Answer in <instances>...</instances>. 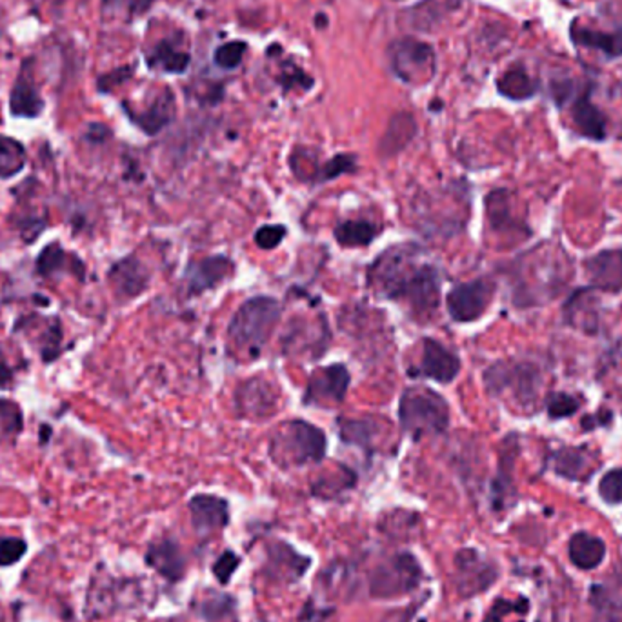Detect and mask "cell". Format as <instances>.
Segmentation results:
<instances>
[{"instance_id":"26","label":"cell","mask_w":622,"mask_h":622,"mask_svg":"<svg viewBox=\"0 0 622 622\" xmlns=\"http://www.w3.org/2000/svg\"><path fill=\"white\" fill-rule=\"evenodd\" d=\"M511 197L506 190H495L486 199V215L491 230L495 233H513L520 231V222L513 217Z\"/></svg>"},{"instance_id":"4","label":"cell","mask_w":622,"mask_h":622,"mask_svg":"<svg viewBox=\"0 0 622 622\" xmlns=\"http://www.w3.org/2000/svg\"><path fill=\"white\" fill-rule=\"evenodd\" d=\"M401 428L420 440L446 433L450 428V404L440 393L426 386L406 388L399 401Z\"/></svg>"},{"instance_id":"46","label":"cell","mask_w":622,"mask_h":622,"mask_svg":"<svg viewBox=\"0 0 622 622\" xmlns=\"http://www.w3.org/2000/svg\"><path fill=\"white\" fill-rule=\"evenodd\" d=\"M527 608V600H517V602H509V600H497L493 606H491V611L490 615L486 617L484 622H502V617L506 613H511V611H526Z\"/></svg>"},{"instance_id":"24","label":"cell","mask_w":622,"mask_h":622,"mask_svg":"<svg viewBox=\"0 0 622 622\" xmlns=\"http://www.w3.org/2000/svg\"><path fill=\"white\" fill-rule=\"evenodd\" d=\"M383 233V226L368 219H346L333 228V239L342 248H366Z\"/></svg>"},{"instance_id":"7","label":"cell","mask_w":622,"mask_h":622,"mask_svg":"<svg viewBox=\"0 0 622 622\" xmlns=\"http://www.w3.org/2000/svg\"><path fill=\"white\" fill-rule=\"evenodd\" d=\"M484 384L491 395L509 390L524 404L536 399L539 392V370L529 363L499 361L484 372Z\"/></svg>"},{"instance_id":"8","label":"cell","mask_w":622,"mask_h":622,"mask_svg":"<svg viewBox=\"0 0 622 622\" xmlns=\"http://www.w3.org/2000/svg\"><path fill=\"white\" fill-rule=\"evenodd\" d=\"M493 295L495 283L488 277L457 284L446 295L448 315L459 324L475 322L486 313L493 301Z\"/></svg>"},{"instance_id":"37","label":"cell","mask_w":622,"mask_h":622,"mask_svg":"<svg viewBox=\"0 0 622 622\" xmlns=\"http://www.w3.org/2000/svg\"><path fill=\"white\" fill-rule=\"evenodd\" d=\"M286 235H288V228L284 224H266L255 231L253 240L257 248L264 251H272L283 244Z\"/></svg>"},{"instance_id":"10","label":"cell","mask_w":622,"mask_h":622,"mask_svg":"<svg viewBox=\"0 0 622 622\" xmlns=\"http://www.w3.org/2000/svg\"><path fill=\"white\" fill-rule=\"evenodd\" d=\"M351 383V374L346 365H329L317 368L304 390L302 404L313 408H333L344 402Z\"/></svg>"},{"instance_id":"1","label":"cell","mask_w":622,"mask_h":622,"mask_svg":"<svg viewBox=\"0 0 622 622\" xmlns=\"http://www.w3.org/2000/svg\"><path fill=\"white\" fill-rule=\"evenodd\" d=\"M417 244H397L368 266V284L383 299L401 302L417 320L431 319L440 304L442 277L435 264L422 260Z\"/></svg>"},{"instance_id":"5","label":"cell","mask_w":622,"mask_h":622,"mask_svg":"<svg viewBox=\"0 0 622 622\" xmlns=\"http://www.w3.org/2000/svg\"><path fill=\"white\" fill-rule=\"evenodd\" d=\"M422 579L419 561L411 554H397L381 563L370 577V593L375 599H393L413 591Z\"/></svg>"},{"instance_id":"22","label":"cell","mask_w":622,"mask_h":622,"mask_svg":"<svg viewBox=\"0 0 622 622\" xmlns=\"http://www.w3.org/2000/svg\"><path fill=\"white\" fill-rule=\"evenodd\" d=\"M146 563L169 582L181 581L185 575V557L181 548L169 539L151 545L146 554Z\"/></svg>"},{"instance_id":"30","label":"cell","mask_w":622,"mask_h":622,"mask_svg":"<svg viewBox=\"0 0 622 622\" xmlns=\"http://www.w3.org/2000/svg\"><path fill=\"white\" fill-rule=\"evenodd\" d=\"M28 162L24 146L6 135H0V181L14 179L19 175Z\"/></svg>"},{"instance_id":"23","label":"cell","mask_w":622,"mask_h":622,"mask_svg":"<svg viewBox=\"0 0 622 622\" xmlns=\"http://www.w3.org/2000/svg\"><path fill=\"white\" fill-rule=\"evenodd\" d=\"M417 135V121L411 113L408 112H401L395 113L390 122L388 128L379 142V155L383 158H392L397 153H401L402 149L408 148V144L415 139Z\"/></svg>"},{"instance_id":"28","label":"cell","mask_w":622,"mask_h":622,"mask_svg":"<svg viewBox=\"0 0 622 622\" xmlns=\"http://www.w3.org/2000/svg\"><path fill=\"white\" fill-rule=\"evenodd\" d=\"M572 119L584 137L593 140H602L606 137V119L590 103L588 97H581L575 101L572 108Z\"/></svg>"},{"instance_id":"14","label":"cell","mask_w":622,"mask_h":622,"mask_svg":"<svg viewBox=\"0 0 622 622\" xmlns=\"http://www.w3.org/2000/svg\"><path fill=\"white\" fill-rule=\"evenodd\" d=\"M108 281L117 299L133 301L149 288L151 274L137 255H128L112 266Z\"/></svg>"},{"instance_id":"39","label":"cell","mask_w":622,"mask_h":622,"mask_svg":"<svg viewBox=\"0 0 622 622\" xmlns=\"http://www.w3.org/2000/svg\"><path fill=\"white\" fill-rule=\"evenodd\" d=\"M599 495L608 504H622V468H615L600 479Z\"/></svg>"},{"instance_id":"12","label":"cell","mask_w":622,"mask_h":622,"mask_svg":"<svg viewBox=\"0 0 622 622\" xmlns=\"http://www.w3.org/2000/svg\"><path fill=\"white\" fill-rule=\"evenodd\" d=\"M497 568L477 550H461L455 555V588L461 597H475L491 588Z\"/></svg>"},{"instance_id":"45","label":"cell","mask_w":622,"mask_h":622,"mask_svg":"<svg viewBox=\"0 0 622 622\" xmlns=\"http://www.w3.org/2000/svg\"><path fill=\"white\" fill-rule=\"evenodd\" d=\"M231 604H233V600L230 599V597H222V595H219V597H210V599H206L204 600V604L201 606V611H203V615L206 617V618H210V620H217V618H222L230 609H231Z\"/></svg>"},{"instance_id":"40","label":"cell","mask_w":622,"mask_h":622,"mask_svg":"<svg viewBox=\"0 0 622 622\" xmlns=\"http://www.w3.org/2000/svg\"><path fill=\"white\" fill-rule=\"evenodd\" d=\"M246 50L248 46L244 41H231L228 44H222L215 51V62L222 69H235L242 62Z\"/></svg>"},{"instance_id":"31","label":"cell","mask_w":622,"mask_h":622,"mask_svg":"<svg viewBox=\"0 0 622 622\" xmlns=\"http://www.w3.org/2000/svg\"><path fill=\"white\" fill-rule=\"evenodd\" d=\"M497 87H499L500 95H504L511 101H526V99L533 97V94H536V90H537L536 84H533V80L529 78V75L520 68H513V69L506 71L499 78Z\"/></svg>"},{"instance_id":"21","label":"cell","mask_w":622,"mask_h":622,"mask_svg":"<svg viewBox=\"0 0 622 622\" xmlns=\"http://www.w3.org/2000/svg\"><path fill=\"white\" fill-rule=\"evenodd\" d=\"M44 112V99L39 94L30 69H23L10 94V113L17 119H37Z\"/></svg>"},{"instance_id":"51","label":"cell","mask_w":622,"mask_h":622,"mask_svg":"<svg viewBox=\"0 0 622 622\" xmlns=\"http://www.w3.org/2000/svg\"><path fill=\"white\" fill-rule=\"evenodd\" d=\"M50 435H51L50 426H41V442H42V444H46V442H48Z\"/></svg>"},{"instance_id":"50","label":"cell","mask_w":622,"mask_h":622,"mask_svg":"<svg viewBox=\"0 0 622 622\" xmlns=\"http://www.w3.org/2000/svg\"><path fill=\"white\" fill-rule=\"evenodd\" d=\"M124 3L128 6L130 14L140 15V14H144L153 5V0H124Z\"/></svg>"},{"instance_id":"13","label":"cell","mask_w":622,"mask_h":622,"mask_svg":"<svg viewBox=\"0 0 622 622\" xmlns=\"http://www.w3.org/2000/svg\"><path fill=\"white\" fill-rule=\"evenodd\" d=\"M235 275V262L226 255H212L192 262L185 272V286L188 297H201L203 293L219 288Z\"/></svg>"},{"instance_id":"42","label":"cell","mask_w":622,"mask_h":622,"mask_svg":"<svg viewBox=\"0 0 622 622\" xmlns=\"http://www.w3.org/2000/svg\"><path fill=\"white\" fill-rule=\"evenodd\" d=\"M28 552L26 541L19 537H5L0 539V566L8 568L17 564Z\"/></svg>"},{"instance_id":"35","label":"cell","mask_w":622,"mask_h":622,"mask_svg":"<svg viewBox=\"0 0 622 622\" xmlns=\"http://www.w3.org/2000/svg\"><path fill=\"white\" fill-rule=\"evenodd\" d=\"M355 171H357V157L349 155V153L335 155L329 160H326L324 164H320L315 185L331 183V181L338 179V176L349 175V173H355Z\"/></svg>"},{"instance_id":"11","label":"cell","mask_w":622,"mask_h":622,"mask_svg":"<svg viewBox=\"0 0 622 622\" xmlns=\"http://www.w3.org/2000/svg\"><path fill=\"white\" fill-rule=\"evenodd\" d=\"M279 390L264 377H251L244 381L235 392V408L240 419L262 420L277 411Z\"/></svg>"},{"instance_id":"29","label":"cell","mask_w":622,"mask_h":622,"mask_svg":"<svg viewBox=\"0 0 622 622\" xmlns=\"http://www.w3.org/2000/svg\"><path fill=\"white\" fill-rule=\"evenodd\" d=\"M554 470L570 481H584L591 473L590 455L581 448H563L554 455Z\"/></svg>"},{"instance_id":"3","label":"cell","mask_w":622,"mask_h":622,"mask_svg":"<svg viewBox=\"0 0 622 622\" xmlns=\"http://www.w3.org/2000/svg\"><path fill=\"white\" fill-rule=\"evenodd\" d=\"M326 450V433L302 419H292L277 426L270 442V457L281 468L319 464L324 461Z\"/></svg>"},{"instance_id":"47","label":"cell","mask_w":622,"mask_h":622,"mask_svg":"<svg viewBox=\"0 0 622 622\" xmlns=\"http://www.w3.org/2000/svg\"><path fill=\"white\" fill-rule=\"evenodd\" d=\"M130 77H131V68H130V66L119 68V69H115V71H112V73H108V75H104V77L99 78V82H97V84H99V92L108 94V92L113 90L115 86L126 82Z\"/></svg>"},{"instance_id":"27","label":"cell","mask_w":622,"mask_h":622,"mask_svg":"<svg viewBox=\"0 0 622 622\" xmlns=\"http://www.w3.org/2000/svg\"><path fill=\"white\" fill-rule=\"evenodd\" d=\"M595 297H591V290H577L568 304H566V320L573 326L579 328L586 333H595L597 331V308H595Z\"/></svg>"},{"instance_id":"48","label":"cell","mask_w":622,"mask_h":622,"mask_svg":"<svg viewBox=\"0 0 622 622\" xmlns=\"http://www.w3.org/2000/svg\"><path fill=\"white\" fill-rule=\"evenodd\" d=\"M110 135H112V131L104 124H90V128H87V133H86V139L92 140V142H104L106 139H110Z\"/></svg>"},{"instance_id":"2","label":"cell","mask_w":622,"mask_h":622,"mask_svg":"<svg viewBox=\"0 0 622 622\" xmlns=\"http://www.w3.org/2000/svg\"><path fill=\"white\" fill-rule=\"evenodd\" d=\"M283 317V304L270 295H257L244 301L228 324V342L237 357L255 361L268 344Z\"/></svg>"},{"instance_id":"33","label":"cell","mask_w":622,"mask_h":622,"mask_svg":"<svg viewBox=\"0 0 622 622\" xmlns=\"http://www.w3.org/2000/svg\"><path fill=\"white\" fill-rule=\"evenodd\" d=\"M355 482H357V475H355L349 468L340 466V468L335 472V475H324V477H320V479L311 486V491H313V495H317V497L331 499V497H337L338 493H342V491L353 488Z\"/></svg>"},{"instance_id":"16","label":"cell","mask_w":622,"mask_h":622,"mask_svg":"<svg viewBox=\"0 0 622 622\" xmlns=\"http://www.w3.org/2000/svg\"><path fill=\"white\" fill-rule=\"evenodd\" d=\"M586 274L593 288L622 292V249H606L586 260Z\"/></svg>"},{"instance_id":"25","label":"cell","mask_w":622,"mask_h":622,"mask_svg":"<svg viewBox=\"0 0 622 622\" xmlns=\"http://www.w3.org/2000/svg\"><path fill=\"white\" fill-rule=\"evenodd\" d=\"M570 561L581 570H593L600 566L606 557V545L602 539L590 536L586 531H579L570 539L568 545Z\"/></svg>"},{"instance_id":"15","label":"cell","mask_w":622,"mask_h":622,"mask_svg":"<svg viewBox=\"0 0 622 622\" xmlns=\"http://www.w3.org/2000/svg\"><path fill=\"white\" fill-rule=\"evenodd\" d=\"M268 563H266V573L270 579L290 584L297 582L310 568V559L295 552L286 543H274L268 546Z\"/></svg>"},{"instance_id":"44","label":"cell","mask_w":622,"mask_h":622,"mask_svg":"<svg viewBox=\"0 0 622 622\" xmlns=\"http://www.w3.org/2000/svg\"><path fill=\"white\" fill-rule=\"evenodd\" d=\"M240 564V559L231 552V550H226L213 564V575L219 579V582L222 584H228L231 575L237 572Z\"/></svg>"},{"instance_id":"6","label":"cell","mask_w":622,"mask_h":622,"mask_svg":"<svg viewBox=\"0 0 622 622\" xmlns=\"http://www.w3.org/2000/svg\"><path fill=\"white\" fill-rule=\"evenodd\" d=\"M388 57L393 73L406 84L420 86L435 77L437 59L428 42L411 37L399 39L390 46Z\"/></svg>"},{"instance_id":"34","label":"cell","mask_w":622,"mask_h":622,"mask_svg":"<svg viewBox=\"0 0 622 622\" xmlns=\"http://www.w3.org/2000/svg\"><path fill=\"white\" fill-rule=\"evenodd\" d=\"M573 39L588 48H597L609 57L622 55V33H600L590 30H577L573 32Z\"/></svg>"},{"instance_id":"36","label":"cell","mask_w":622,"mask_h":622,"mask_svg":"<svg viewBox=\"0 0 622 622\" xmlns=\"http://www.w3.org/2000/svg\"><path fill=\"white\" fill-rule=\"evenodd\" d=\"M454 0H426V3L419 5L415 10H411V19L413 24L417 26V30L420 32H428V30H435V24L440 21V12L444 10H452L446 8Z\"/></svg>"},{"instance_id":"17","label":"cell","mask_w":622,"mask_h":622,"mask_svg":"<svg viewBox=\"0 0 622 622\" xmlns=\"http://www.w3.org/2000/svg\"><path fill=\"white\" fill-rule=\"evenodd\" d=\"M35 268L37 274L46 279L73 275L78 281H84L86 277V264L75 253L66 251L59 242H51L41 251L35 262Z\"/></svg>"},{"instance_id":"20","label":"cell","mask_w":622,"mask_h":622,"mask_svg":"<svg viewBox=\"0 0 622 622\" xmlns=\"http://www.w3.org/2000/svg\"><path fill=\"white\" fill-rule=\"evenodd\" d=\"M128 117L131 119V122L142 130L146 135L153 137L158 135L164 128H167L173 119H175V95L171 94V90L164 87V90L153 99V103L140 113H135L128 108H124Z\"/></svg>"},{"instance_id":"32","label":"cell","mask_w":622,"mask_h":622,"mask_svg":"<svg viewBox=\"0 0 622 622\" xmlns=\"http://www.w3.org/2000/svg\"><path fill=\"white\" fill-rule=\"evenodd\" d=\"M148 62L149 66L160 68L166 73H183L190 66V55L176 48L173 42L164 41L151 51Z\"/></svg>"},{"instance_id":"49","label":"cell","mask_w":622,"mask_h":622,"mask_svg":"<svg viewBox=\"0 0 622 622\" xmlns=\"http://www.w3.org/2000/svg\"><path fill=\"white\" fill-rule=\"evenodd\" d=\"M14 381V370L8 365L6 357L3 353H0V388H8Z\"/></svg>"},{"instance_id":"19","label":"cell","mask_w":622,"mask_h":622,"mask_svg":"<svg viewBox=\"0 0 622 622\" xmlns=\"http://www.w3.org/2000/svg\"><path fill=\"white\" fill-rule=\"evenodd\" d=\"M338 437L347 446H357L365 454L375 452V442L383 435V422L375 417H340L337 419Z\"/></svg>"},{"instance_id":"18","label":"cell","mask_w":622,"mask_h":622,"mask_svg":"<svg viewBox=\"0 0 622 622\" xmlns=\"http://www.w3.org/2000/svg\"><path fill=\"white\" fill-rule=\"evenodd\" d=\"M190 515L194 527L201 533L222 529L230 522V504L226 499L208 493H199L190 499Z\"/></svg>"},{"instance_id":"38","label":"cell","mask_w":622,"mask_h":622,"mask_svg":"<svg viewBox=\"0 0 622 622\" xmlns=\"http://www.w3.org/2000/svg\"><path fill=\"white\" fill-rule=\"evenodd\" d=\"M0 429L5 435H19L23 431V411L19 404L0 399Z\"/></svg>"},{"instance_id":"41","label":"cell","mask_w":622,"mask_h":622,"mask_svg":"<svg viewBox=\"0 0 622 622\" xmlns=\"http://www.w3.org/2000/svg\"><path fill=\"white\" fill-rule=\"evenodd\" d=\"M60 344H62V326H60V320L57 319L42 335L41 357L44 363H53L55 359H59V355L62 351Z\"/></svg>"},{"instance_id":"9","label":"cell","mask_w":622,"mask_h":622,"mask_svg":"<svg viewBox=\"0 0 622 622\" xmlns=\"http://www.w3.org/2000/svg\"><path fill=\"white\" fill-rule=\"evenodd\" d=\"M461 359L455 351L438 342L437 338L426 337L420 342L419 365L408 370L411 379H428L438 384H452L461 374Z\"/></svg>"},{"instance_id":"43","label":"cell","mask_w":622,"mask_h":622,"mask_svg":"<svg viewBox=\"0 0 622 622\" xmlns=\"http://www.w3.org/2000/svg\"><path fill=\"white\" fill-rule=\"evenodd\" d=\"M581 402L568 393H552L548 397V413L552 419H564L577 413Z\"/></svg>"}]
</instances>
